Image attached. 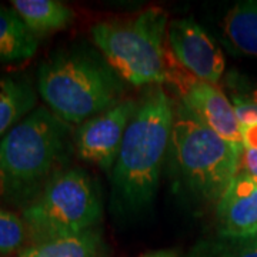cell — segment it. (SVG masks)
<instances>
[{"mask_svg": "<svg viewBox=\"0 0 257 257\" xmlns=\"http://www.w3.org/2000/svg\"><path fill=\"white\" fill-rule=\"evenodd\" d=\"M217 237L247 240L257 237V183L239 172L216 207Z\"/></svg>", "mask_w": 257, "mask_h": 257, "instance_id": "10", "label": "cell"}, {"mask_svg": "<svg viewBox=\"0 0 257 257\" xmlns=\"http://www.w3.org/2000/svg\"><path fill=\"white\" fill-rule=\"evenodd\" d=\"M16 257H106V244L99 229L80 234L29 244Z\"/></svg>", "mask_w": 257, "mask_h": 257, "instance_id": "11", "label": "cell"}, {"mask_svg": "<svg viewBox=\"0 0 257 257\" xmlns=\"http://www.w3.org/2000/svg\"><path fill=\"white\" fill-rule=\"evenodd\" d=\"M29 244L25 221L16 213L0 209V254L19 253Z\"/></svg>", "mask_w": 257, "mask_h": 257, "instance_id": "17", "label": "cell"}, {"mask_svg": "<svg viewBox=\"0 0 257 257\" xmlns=\"http://www.w3.org/2000/svg\"><path fill=\"white\" fill-rule=\"evenodd\" d=\"M241 139L244 149H257V123L250 127L241 128Z\"/></svg>", "mask_w": 257, "mask_h": 257, "instance_id": "20", "label": "cell"}, {"mask_svg": "<svg viewBox=\"0 0 257 257\" xmlns=\"http://www.w3.org/2000/svg\"><path fill=\"white\" fill-rule=\"evenodd\" d=\"M73 149L70 124L36 107L0 140V202L28 207L69 167Z\"/></svg>", "mask_w": 257, "mask_h": 257, "instance_id": "1", "label": "cell"}, {"mask_svg": "<svg viewBox=\"0 0 257 257\" xmlns=\"http://www.w3.org/2000/svg\"><path fill=\"white\" fill-rule=\"evenodd\" d=\"M140 257H177V251L176 250H156V251H149L146 254Z\"/></svg>", "mask_w": 257, "mask_h": 257, "instance_id": "21", "label": "cell"}, {"mask_svg": "<svg viewBox=\"0 0 257 257\" xmlns=\"http://www.w3.org/2000/svg\"><path fill=\"white\" fill-rule=\"evenodd\" d=\"M36 92L25 77H0V140L35 110Z\"/></svg>", "mask_w": 257, "mask_h": 257, "instance_id": "14", "label": "cell"}, {"mask_svg": "<svg viewBox=\"0 0 257 257\" xmlns=\"http://www.w3.org/2000/svg\"><path fill=\"white\" fill-rule=\"evenodd\" d=\"M224 45L241 55L257 56V0L237 2L221 23Z\"/></svg>", "mask_w": 257, "mask_h": 257, "instance_id": "13", "label": "cell"}, {"mask_svg": "<svg viewBox=\"0 0 257 257\" xmlns=\"http://www.w3.org/2000/svg\"><path fill=\"white\" fill-rule=\"evenodd\" d=\"M244 149L233 146L203 124L183 103L175 107L167 155L190 192L207 202H219L239 173Z\"/></svg>", "mask_w": 257, "mask_h": 257, "instance_id": "5", "label": "cell"}, {"mask_svg": "<svg viewBox=\"0 0 257 257\" xmlns=\"http://www.w3.org/2000/svg\"><path fill=\"white\" fill-rule=\"evenodd\" d=\"M138 104L139 101L124 99L109 110L79 124L73 135L76 155L104 172H111Z\"/></svg>", "mask_w": 257, "mask_h": 257, "instance_id": "8", "label": "cell"}, {"mask_svg": "<svg viewBox=\"0 0 257 257\" xmlns=\"http://www.w3.org/2000/svg\"><path fill=\"white\" fill-rule=\"evenodd\" d=\"M183 257H257V237L247 240L221 237L202 240Z\"/></svg>", "mask_w": 257, "mask_h": 257, "instance_id": "16", "label": "cell"}, {"mask_svg": "<svg viewBox=\"0 0 257 257\" xmlns=\"http://www.w3.org/2000/svg\"><path fill=\"white\" fill-rule=\"evenodd\" d=\"M167 82H172L180 93L182 103L197 119L233 146L244 149L241 128L234 107L216 84L194 77L169 53Z\"/></svg>", "mask_w": 257, "mask_h": 257, "instance_id": "7", "label": "cell"}, {"mask_svg": "<svg viewBox=\"0 0 257 257\" xmlns=\"http://www.w3.org/2000/svg\"><path fill=\"white\" fill-rule=\"evenodd\" d=\"M100 217L99 193L90 176L79 167L60 172L22 210L29 244L80 234L94 229Z\"/></svg>", "mask_w": 257, "mask_h": 257, "instance_id": "6", "label": "cell"}, {"mask_svg": "<svg viewBox=\"0 0 257 257\" xmlns=\"http://www.w3.org/2000/svg\"><path fill=\"white\" fill-rule=\"evenodd\" d=\"M167 28L166 10L149 8L130 18L103 20L92 28V37L124 82L159 86L167 82Z\"/></svg>", "mask_w": 257, "mask_h": 257, "instance_id": "4", "label": "cell"}, {"mask_svg": "<svg viewBox=\"0 0 257 257\" xmlns=\"http://www.w3.org/2000/svg\"><path fill=\"white\" fill-rule=\"evenodd\" d=\"M241 166L244 173H247L257 183V149H244L241 155Z\"/></svg>", "mask_w": 257, "mask_h": 257, "instance_id": "19", "label": "cell"}, {"mask_svg": "<svg viewBox=\"0 0 257 257\" xmlns=\"http://www.w3.org/2000/svg\"><path fill=\"white\" fill-rule=\"evenodd\" d=\"M241 99H246L248 101H253V103H257V87L254 89H251L247 94H244V96H239Z\"/></svg>", "mask_w": 257, "mask_h": 257, "instance_id": "22", "label": "cell"}, {"mask_svg": "<svg viewBox=\"0 0 257 257\" xmlns=\"http://www.w3.org/2000/svg\"><path fill=\"white\" fill-rule=\"evenodd\" d=\"M12 9L36 37L62 30L74 16L73 10L57 0H13Z\"/></svg>", "mask_w": 257, "mask_h": 257, "instance_id": "12", "label": "cell"}, {"mask_svg": "<svg viewBox=\"0 0 257 257\" xmlns=\"http://www.w3.org/2000/svg\"><path fill=\"white\" fill-rule=\"evenodd\" d=\"M37 37L12 8L0 6V62L25 60L36 53Z\"/></svg>", "mask_w": 257, "mask_h": 257, "instance_id": "15", "label": "cell"}, {"mask_svg": "<svg viewBox=\"0 0 257 257\" xmlns=\"http://www.w3.org/2000/svg\"><path fill=\"white\" fill-rule=\"evenodd\" d=\"M172 55L194 77L217 84L224 73L226 60L214 39L193 19H175L167 28Z\"/></svg>", "mask_w": 257, "mask_h": 257, "instance_id": "9", "label": "cell"}, {"mask_svg": "<svg viewBox=\"0 0 257 257\" xmlns=\"http://www.w3.org/2000/svg\"><path fill=\"white\" fill-rule=\"evenodd\" d=\"M37 90L49 110L67 124L79 126L120 103L124 80L100 56L70 49L40 64Z\"/></svg>", "mask_w": 257, "mask_h": 257, "instance_id": "3", "label": "cell"}, {"mask_svg": "<svg viewBox=\"0 0 257 257\" xmlns=\"http://www.w3.org/2000/svg\"><path fill=\"white\" fill-rule=\"evenodd\" d=\"M173 121V101L152 86L139 100L111 170V199L123 211L139 213L155 200Z\"/></svg>", "mask_w": 257, "mask_h": 257, "instance_id": "2", "label": "cell"}, {"mask_svg": "<svg viewBox=\"0 0 257 257\" xmlns=\"http://www.w3.org/2000/svg\"><path fill=\"white\" fill-rule=\"evenodd\" d=\"M233 107L239 121L240 128L250 127L257 123V103L241 99L239 96H233Z\"/></svg>", "mask_w": 257, "mask_h": 257, "instance_id": "18", "label": "cell"}]
</instances>
